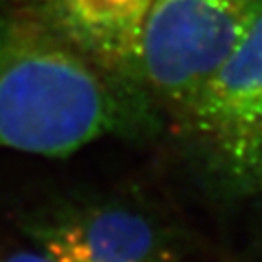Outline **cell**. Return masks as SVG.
Wrapping results in <instances>:
<instances>
[{"label":"cell","instance_id":"cell-1","mask_svg":"<svg viewBox=\"0 0 262 262\" xmlns=\"http://www.w3.org/2000/svg\"><path fill=\"white\" fill-rule=\"evenodd\" d=\"M144 91L104 75L18 0H0V149L68 157L159 131Z\"/></svg>","mask_w":262,"mask_h":262},{"label":"cell","instance_id":"cell-2","mask_svg":"<svg viewBox=\"0 0 262 262\" xmlns=\"http://www.w3.org/2000/svg\"><path fill=\"white\" fill-rule=\"evenodd\" d=\"M175 120L219 189L262 195V18Z\"/></svg>","mask_w":262,"mask_h":262},{"label":"cell","instance_id":"cell-3","mask_svg":"<svg viewBox=\"0 0 262 262\" xmlns=\"http://www.w3.org/2000/svg\"><path fill=\"white\" fill-rule=\"evenodd\" d=\"M262 18V0H151L142 78L159 110L179 115Z\"/></svg>","mask_w":262,"mask_h":262},{"label":"cell","instance_id":"cell-4","mask_svg":"<svg viewBox=\"0 0 262 262\" xmlns=\"http://www.w3.org/2000/svg\"><path fill=\"white\" fill-rule=\"evenodd\" d=\"M29 231L48 257L82 262H180L177 235L144 209L119 202L62 204Z\"/></svg>","mask_w":262,"mask_h":262},{"label":"cell","instance_id":"cell-5","mask_svg":"<svg viewBox=\"0 0 262 262\" xmlns=\"http://www.w3.org/2000/svg\"><path fill=\"white\" fill-rule=\"evenodd\" d=\"M18 2L104 75L129 90L147 93L142 78V40L151 0Z\"/></svg>","mask_w":262,"mask_h":262},{"label":"cell","instance_id":"cell-6","mask_svg":"<svg viewBox=\"0 0 262 262\" xmlns=\"http://www.w3.org/2000/svg\"><path fill=\"white\" fill-rule=\"evenodd\" d=\"M0 262H53L44 251H13Z\"/></svg>","mask_w":262,"mask_h":262},{"label":"cell","instance_id":"cell-7","mask_svg":"<svg viewBox=\"0 0 262 262\" xmlns=\"http://www.w3.org/2000/svg\"><path fill=\"white\" fill-rule=\"evenodd\" d=\"M53 262H82L77 260V258H70V257H49Z\"/></svg>","mask_w":262,"mask_h":262}]
</instances>
